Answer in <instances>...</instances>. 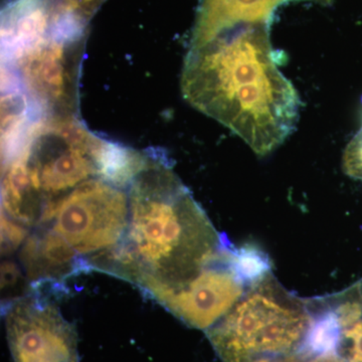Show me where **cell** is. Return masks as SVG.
<instances>
[{
  "label": "cell",
  "instance_id": "6da1fadb",
  "mask_svg": "<svg viewBox=\"0 0 362 362\" xmlns=\"http://www.w3.org/2000/svg\"><path fill=\"white\" fill-rule=\"evenodd\" d=\"M181 89L197 110L225 125L258 156L291 134L299 95L279 68L270 25H240L190 47Z\"/></svg>",
  "mask_w": 362,
  "mask_h": 362
},
{
  "label": "cell",
  "instance_id": "7a4b0ae2",
  "mask_svg": "<svg viewBox=\"0 0 362 362\" xmlns=\"http://www.w3.org/2000/svg\"><path fill=\"white\" fill-rule=\"evenodd\" d=\"M230 245L165 154L153 151L130 185L122 242L99 271L133 283L159 302L187 287Z\"/></svg>",
  "mask_w": 362,
  "mask_h": 362
},
{
  "label": "cell",
  "instance_id": "3957f363",
  "mask_svg": "<svg viewBox=\"0 0 362 362\" xmlns=\"http://www.w3.org/2000/svg\"><path fill=\"white\" fill-rule=\"evenodd\" d=\"M107 139L78 116L47 117L33 127L21 151L4 162L2 216L32 230L78 185L102 177Z\"/></svg>",
  "mask_w": 362,
  "mask_h": 362
},
{
  "label": "cell",
  "instance_id": "277c9868",
  "mask_svg": "<svg viewBox=\"0 0 362 362\" xmlns=\"http://www.w3.org/2000/svg\"><path fill=\"white\" fill-rule=\"evenodd\" d=\"M310 322L308 300L286 291L271 272L247 287L206 335L223 362H247L267 354H294Z\"/></svg>",
  "mask_w": 362,
  "mask_h": 362
},
{
  "label": "cell",
  "instance_id": "5b68a950",
  "mask_svg": "<svg viewBox=\"0 0 362 362\" xmlns=\"http://www.w3.org/2000/svg\"><path fill=\"white\" fill-rule=\"evenodd\" d=\"M128 216L129 187L98 176L63 197L42 225L70 245L87 270H97L122 242Z\"/></svg>",
  "mask_w": 362,
  "mask_h": 362
},
{
  "label": "cell",
  "instance_id": "8992f818",
  "mask_svg": "<svg viewBox=\"0 0 362 362\" xmlns=\"http://www.w3.org/2000/svg\"><path fill=\"white\" fill-rule=\"evenodd\" d=\"M83 42L47 35L20 56L2 63L16 76L33 107L45 118L78 116Z\"/></svg>",
  "mask_w": 362,
  "mask_h": 362
},
{
  "label": "cell",
  "instance_id": "52a82bcc",
  "mask_svg": "<svg viewBox=\"0 0 362 362\" xmlns=\"http://www.w3.org/2000/svg\"><path fill=\"white\" fill-rule=\"evenodd\" d=\"M4 321L14 362H80L77 333L51 294L33 289L8 302Z\"/></svg>",
  "mask_w": 362,
  "mask_h": 362
},
{
  "label": "cell",
  "instance_id": "ba28073f",
  "mask_svg": "<svg viewBox=\"0 0 362 362\" xmlns=\"http://www.w3.org/2000/svg\"><path fill=\"white\" fill-rule=\"evenodd\" d=\"M232 245L223 256L207 267L180 291L158 302L183 323L199 330H209L237 304L247 290L232 263Z\"/></svg>",
  "mask_w": 362,
  "mask_h": 362
},
{
  "label": "cell",
  "instance_id": "9c48e42d",
  "mask_svg": "<svg viewBox=\"0 0 362 362\" xmlns=\"http://www.w3.org/2000/svg\"><path fill=\"white\" fill-rule=\"evenodd\" d=\"M18 259L30 289L56 285L87 270L85 262L51 226L42 225L30 233L20 247Z\"/></svg>",
  "mask_w": 362,
  "mask_h": 362
},
{
  "label": "cell",
  "instance_id": "30bf717a",
  "mask_svg": "<svg viewBox=\"0 0 362 362\" xmlns=\"http://www.w3.org/2000/svg\"><path fill=\"white\" fill-rule=\"evenodd\" d=\"M290 0H204L190 47L214 39L220 33L240 25H270L279 6Z\"/></svg>",
  "mask_w": 362,
  "mask_h": 362
},
{
  "label": "cell",
  "instance_id": "8fae6325",
  "mask_svg": "<svg viewBox=\"0 0 362 362\" xmlns=\"http://www.w3.org/2000/svg\"><path fill=\"white\" fill-rule=\"evenodd\" d=\"M341 326L337 354L344 362H362V302L354 285L328 298Z\"/></svg>",
  "mask_w": 362,
  "mask_h": 362
},
{
  "label": "cell",
  "instance_id": "7c38bea8",
  "mask_svg": "<svg viewBox=\"0 0 362 362\" xmlns=\"http://www.w3.org/2000/svg\"><path fill=\"white\" fill-rule=\"evenodd\" d=\"M232 263L247 287L258 282L272 272L268 255L252 243H247L238 249L233 247Z\"/></svg>",
  "mask_w": 362,
  "mask_h": 362
},
{
  "label": "cell",
  "instance_id": "4fadbf2b",
  "mask_svg": "<svg viewBox=\"0 0 362 362\" xmlns=\"http://www.w3.org/2000/svg\"><path fill=\"white\" fill-rule=\"evenodd\" d=\"M97 1L98 0H63L57 8L73 11L88 21V16Z\"/></svg>",
  "mask_w": 362,
  "mask_h": 362
},
{
  "label": "cell",
  "instance_id": "5bb4252c",
  "mask_svg": "<svg viewBox=\"0 0 362 362\" xmlns=\"http://www.w3.org/2000/svg\"><path fill=\"white\" fill-rule=\"evenodd\" d=\"M247 362H301L295 354H267L252 357Z\"/></svg>",
  "mask_w": 362,
  "mask_h": 362
},
{
  "label": "cell",
  "instance_id": "9a60e30c",
  "mask_svg": "<svg viewBox=\"0 0 362 362\" xmlns=\"http://www.w3.org/2000/svg\"><path fill=\"white\" fill-rule=\"evenodd\" d=\"M305 362H344L337 356V354H328V356H319L316 358L310 359V361Z\"/></svg>",
  "mask_w": 362,
  "mask_h": 362
},
{
  "label": "cell",
  "instance_id": "2e32d148",
  "mask_svg": "<svg viewBox=\"0 0 362 362\" xmlns=\"http://www.w3.org/2000/svg\"><path fill=\"white\" fill-rule=\"evenodd\" d=\"M354 287H356L357 294H358V296L361 298L362 302V279L361 281H359L358 283H356V284L354 285Z\"/></svg>",
  "mask_w": 362,
  "mask_h": 362
},
{
  "label": "cell",
  "instance_id": "e0dca14e",
  "mask_svg": "<svg viewBox=\"0 0 362 362\" xmlns=\"http://www.w3.org/2000/svg\"><path fill=\"white\" fill-rule=\"evenodd\" d=\"M311 1L318 2V4H329L332 0H311Z\"/></svg>",
  "mask_w": 362,
  "mask_h": 362
}]
</instances>
